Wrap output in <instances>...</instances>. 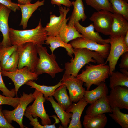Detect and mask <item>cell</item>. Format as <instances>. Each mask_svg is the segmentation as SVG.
<instances>
[{"mask_svg":"<svg viewBox=\"0 0 128 128\" xmlns=\"http://www.w3.org/2000/svg\"><path fill=\"white\" fill-rule=\"evenodd\" d=\"M75 55L70 62L65 64L64 73L76 77L81 69L90 62L98 64L104 63V59L97 53L85 48H73Z\"/></svg>","mask_w":128,"mask_h":128,"instance_id":"cell-1","label":"cell"},{"mask_svg":"<svg viewBox=\"0 0 128 128\" xmlns=\"http://www.w3.org/2000/svg\"><path fill=\"white\" fill-rule=\"evenodd\" d=\"M9 35L12 45L18 46L27 42L36 45H42L48 36L47 32L42 26L41 19L37 27L34 29L23 30L9 28Z\"/></svg>","mask_w":128,"mask_h":128,"instance_id":"cell-2","label":"cell"},{"mask_svg":"<svg viewBox=\"0 0 128 128\" xmlns=\"http://www.w3.org/2000/svg\"><path fill=\"white\" fill-rule=\"evenodd\" d=\"M110 69L109 65L105 63L94 65L88 64L85 69L82 70L76 78L85 83L87 91L89 90L92 85L98 86L102 82H105L108 78Z\"/></svg>","mask_w":128,"mask_h":128,"instance_id":"cell-3","label":"cell"},{"mask_svg":"<svg viewBox=\"0 0 128 128\" xmlns=\"http://www.w3.org/2000/svg\"><path fill=\"white\" fill-rule=\"evenodd\" d=\"M39 60L34 73L38 76L46 73L52 78L56 73L62 72L64 69L59 66L56 61V57L52 53L49 54L46 47L42 45H36Z\"/></svg>","mask_w":128,"mask_h":128,"instance_id":"cell-4","label":"cell"},{"mask_svg":"<svg viewBox=\"0 0 128 128\" xmlns=\"http://www.w3.org/2000/svg\"><path fill=\"white\" fill-rule=\"evenodd\" d=\"M19 56L18 69L27 66L34 72L39 60L36 45L30 42L18 46L17 50Z\"/></svg>","mask_w":128,"mask_h":128,"instance_id":"cell-5","label":"cell"},{"mask_svg":"<svg viewBox=\"0 0 128 128\" xmlns=\"http://www.w3.org/2000/svg\"><path fill=\"white\" fill-rule=\"evenodd\" d=\"M125 35L114 36L110 35L109 43L110 48L106 61L109 62L110 71L109 76L114 71L118 60L124 53L128 51V47L125 44L124 38Z\"/></svg>","mask_w":128,"mask_h":128,"instance_id":"cell-6","label":"cell"},{"mask_svg":"<svg viewBox=\"0 0 128 128\" xmlns=\"http://www.w3.org/2000/svg\"><path fill=\"white\" fill-rule=\"evenodd\" d=\"M35 99L32 93L28 94L23 92L19 98L18 104L14 110H2L3 113L7 122L11 124L13 121H14L18 124L20 128H24L23 119L24 113L27 105Z\"/></svg>","mask_w":128,"mask_h":128,"instance_id":"cell-7","label":"cell"},{"mask_svg":"<svg viewBox=\"0 0 128 128\" xmlns=\"http://www.w3.org/2000/svg\"><path fill=\"white\" fill-rule=\"evenodd\" d=\"M1 73L2 76L9 77L13 82L16 96L21 86L26 84L30 80L33 81L37 80L38 78V76L31 71L27 66L18 69L13 72H8L1 70Z\"/></svg>","mask_w":128,"mask_h":128,"instance_id":"cell-8","label":"cell"},{"mask_svg":"<svg viewBox=\"0 0 128 128\" xmlns=\"http://www.w3.org/2000/svg\"><path fill=\"white\" fill-rule=\"evenodd\" d=\"M32 94L35 100L31 105L27 107L25 112L34 118H40L42 125L51 124V119L46 113L44 107V103L46 99L43 97V94L35 89Z\"/></svg>","mask_w":128,"mask_h":128,"instance_id":"cell-9","label":"cell"},{"mask_svg":"<svg viewBox=\"0 0 128 128\" xmlns=\"http://www.w3.org/2000/svg\"><path fill=\"white\" fill-rule=\"evenodd\" d=\"M112 13L101 10L94 12L89 18L93 22L94 29L98 32L106 35H110L113 21Z\"/></svg>","mask_w":128,"mask_h":128,"instance_id":"cell-10","label":"cell"},{"mask_svg":"<svg viewBox=\"0 0 128 128\" xmlns=\"http://www.w3.org/2000/svg\"><path fill=\"white\" fill-rule=\"evenodd\" d=\"M61 80L68 90L72 102H77L84 97L86 90L83 86V81L72 75L64 73Z\"/></svg>","mask_w":128,"mask_h":128,"instance_id":"cell-11","label":"cell"},{"mask_svg":"<svg viewBox=\"0 0 128 128\" xmlns=\"http://www.w3.org/2000/svg\"><path fill=\"white\" fill-rule=\"evenodd\" d=\"M70 44L73 48H85L96 52L104 59L107 58L110 48L109 43L100 44L94 41L82 37L78 38L71 41Z\"/></svg>","mask_w":128,"mask_h":128,"instance_id":"cell-12","label":"cell"},{"mask_svg":"<svg viewBox=\"0 0 128 128\" xmlns=\"http://www.w3.org/2000/svg\"><path fill=\"white\" fill-rule=\"evenodd\" d=\"M106 97L112 108L117 107L128 110V88L116 86L111 89L110 94Z\"/></svg>","mask_w":128,"mask_h":128,"instance_id":"cell-13","label":"cell"},{"mask_svg":"<svg viewBox=\"0 0 128 128\" xmlns=\"http://www.w3.org/2000/svg\"><path fill=\"white\" fill-rule=\"evenodd\" d=\"M60 15L56 16L51 14L49 22L44 28L47 32L48 36H57L62 27L65 22H67L69 18H66L67 14L70 11L69 7L60 6L59 7Z\"/></svg>","mask_w":128,"mask_h":128,"instance_id":"cell-14","label":"cell"},{"mask_svg":"<svg viewBox=\"0 0 128 128\" xmlns=\"http://www.w3.org/2000/svg\"><path fill=\"white\" fill-rule=\"evenodd\" d=\"M11 11L10 9L3 5L0 10V31L3 37L0 43V47H6L12 45L10 40L8 24L9 17Z\"/></svg>","mask_w":128,"mask_h":128,"instance_id":"cell-15","label":"cell"},{"mask_svg":"<svg viewBox=\"0 0 128 128\" xmlns=\"http://www.w3.org/2000/svg\"><path fill=\"white\" fill-rule=\"evenodd\" d=\"M88 104L84 97L77 103H72L66 110L68 112L72 113L71 120L68 128H82V127L80 119L82 114L86 106Z\"/></svg>","mask_w":128,"mask_h":128,"instance_id":"cell-16","label":"cell"},{"mask_svg":"<svg viewBox=\"0 0 128 128\" xmlns=\"http://www.w3.org/2000/svg\"><path fill=\"white\" fill-rule=\"evenodd\" d=\"M74 26L85 39L94 41L101 44L109 43V38L104 39L99 35V32L95 31L93 24L91 23L87 27H84L79 22L76 23Z\"/></svg>","mask_w":128,"mask_h":128,"instance_id":"cell-17","label":"cell"},{"mask_svg":"<svg viewBox=\"0 0 128 128\" xmlns=\"http://www.w3.org/2000/svg\"><path fill=\"white\" fill-rule=\"evenodd\" d=\"M112 112V108L106 96L101 98L91 104L86 111V114L90 116H93Z\"/></svg>","mask_w":128,"mask_h":128,"instance_id":"cell-18","label":"cell"},{"mask_svg":"<svg viewBox=\"0 0 128 128\" xmlns=\"http://www.w3.org/2000/svg\"><path fill=\"white\" fill-rule=\"evenodd\" d=\"M113 21L110 35H125L128 31V22L123 16L119 14L112 13Z\"/></svg>","mask_w":128,"mask_h":128,"instance_id":"cell-19","label":"cell"},{"mask_svg":"<svg viewBox=\"0 0 128 128\" xmlns=\"http://www.w3.org/2000/svg\"><path fill=\"white\" fill-rule=\"evenodd\" d=\"M45 1L38 0L33 4L31 3L24 5L18 4L22 13L21 20L19 25L25 29L27 27L28 21L32 14L40 6L43 5Z\"/></svg>","mask_w":128,"mask_h":128,"instance_id":"cell-20","label":"cell"},{"mask_svg":"<svg viewBox=\"0 0 128 128\" xmlns=\"http://www.w3.org/2000/svg\"><path fill=\"white\" fill-rule=\"evenodd\" d=\"M95 88L91 91L86 90L84 97L88 104H91L108 95V89L105 82H102Z\"/></svg>","mask_w":128,"mask_h":128,"instance_id":"cell-21","label":"cell"},{"mask_svg":"<svg viewBox=\"0 0 128 128\" xmlns=\"http://www.w3.org/2000/svg\"><path fill=\"white\" fill-rule=\"evenodd\" d=\"M72 3L73 9L67 25L74 26L76 23L80 21H85L87 17L85 13V8L82 0H76L72 2Z\"/></svg>","mask_w":128,"mask_h":128,"instance_id":"cell-22","label":"cell"},{"mask_svg":"<svg viewBox=\"0 0 128 128\" xmlns=\"http://www.w3.org/2000/svg\"><path fill=\"white\" fill-rule=\"evenodd\" d=\"M45 44L50 45L49 48L52 53H53L55 50L58 47H63L65 49L68 55L72 58H73L72 55L74 52L73 48L70 43H66L63 41L58 36H48L45 41Z\"/></svg>","mask_w":128,"mask_h":128,"instance_id":"cell-23","label":"cell"},{"mask_svg":"<svg viewBox=\"0 0 128 128\" xmlns=\"http://www.w3.org/2000/svg\"><path fill=\"white\" fill-rule=\"evenodd\" d=\"M107 121V117L105 114L93 116L86 114L84 117L83 123L85 128H104Z\"/></svg>","mask_w":128,"mask_h":128,"instance_id":"cell-24","label":"cell"},{"mask_svg":"<svg viewBox=\"0 0 128 128\" xmlns=\"http://www.w3.org/2000/svg\"><path fill=\"white\" fill-rule=\"evenodd\" d=\"M46 100L50 102L55 112L61 122L64 128H67L68 125L69 124L72 113L68 112L66 111L54 99L52 96L48 97Z\"/></svg>","mask_w":128,"mask_h":128,"instance_id":"cell-25","label":"cell"},{"mask_svg":"<svg viewBox=\"0 0 128 128\" xmlns=\"http://www.w3.org/2000/svg\"><path fill=\"white\" fill-rule=\"evenodd\" d=\"M66 89L65 85L63 84L55 90L52 95L57 101V103L65 110L72 103L68 95Z\"/></svg>","mask_w":128,"mask_h":128,"instance_id":"cell-26","label":"cell"},{"mask_svg":"<svg viewBox=\"0 0 128 128\" xmlns=\"http://www.w3.org/2000/svg\"><path fill=\"white\" fill-rule=\"evenodd\" d=\"M66 22L64 24L58 36L60 39L66 43L77 38H84L82 35L76 29L74 26H71L67 24Z\"/></svg>","mask_w":128,"mask_h":128,"instance_id":"cell-27","label":"cell"},{"mask_svg":"<svg viewBox=\"0 0 128 128\" xmlns=\"http://www.w3.org/2000/svg\"><path fill=\"white\" fill-rule=\"evenodd\" d=\"M63 84L61 82V80L57 84L52 86L41 85L31 80L29 81L26 84L30 86L31 88H35L42 93L46 100L48 97L52 96L55 90Z\"/></svg>","mask_w":128,"mask_h":128,"instance_id":"cell-28","label":"cell"},{"mask_svg":"<svg viewBox=\"0 0 128 128\" xmlns=\"http://www.w3.org/2000/svg\"><path fill=\"white\" fill-rule=\"evenodd\" d=\"M110 76L109 87L111 89L119 86L128 88V75L117 71L112 72Z\"/></svg>","mask_w":128,"mask_h":128,"instance_id":"cell-29","label":"cell"},{"mask_svg":"<svg viewBox=\"0 0 128 128\" xmlns=\"http://www.w3.org/2000/svg\"><path fill=\"white\" fill-rule=\"evenodd\" d=\"M113 13L119 14L128 20V0H109Z\"/></svg>","mask_w":128,"mask_h":128,"instance_id":"cell-30","label":"cell"},{"mask_svg":"<svg viewBox=\"0 0 128 128\" xmlns=\"http://www.w3.org/2000/svg\"><path fill=\"white\" fill-rule=\"evenodd\" d=\"M119 108H112V112L109 115L122 128H128V114L122 112Z\"/></svg>","mask_w":128,"mask_h":128,"instance_id":"cell-31","label":"cell"},{"mask_svg":"<svg viewBox=\"0 0 128 128\" xmlns=\"http://www.w3.org/2000/svg\"><path fill=\"white\" fill-rule=\"evenodd\" d=\"M86 4L97 11L105 10L114 13L111 4L109 0H85Z\"/></svg>","mask_w":128,"mask_h":128,"instance_id":"cell-32","label":"cell"},{"mask_svg":"<svg viewBox=\"0 0 128 128\" xmlns=\"http://www.w3.org/2000/svg\"><path fill=\"white\" fill-rule=\"evenodd\" d=\"M19 56L17 50L12 54L1 70L8 72H13L18 69Z\"/></svg>","mask_w":128,"mask_h":128,"instance_id":"cell-33","label":"cell"},{"mask_svg":"<svg viewBox=\"0 0 128 128\" xmlns=\"http://www.w3.org/2000/svg\"><path fill=\"white\" fill-rule=\"evenodd\" d=\"M17 47L18 46L15 45L6 47H0V65L1 69L12 53L17 50Z\"/></svg>","mask_w":128,"mask_h":128,"instance_id":"cell-34","label":"cell"},{"mask_svg":"<svg viewBox=\"0 0 128 128\" xmlns=\"http://www.w3.org/2000/svg\"><path fill=\"white\" fill-rule=\"evenodd\" d=\"M24 116L28 118L30 121V124L34 128H56L55 124H58L59 122V120L56 115H54L51 116L55 120V122L53 124L41 125L38 121V117H33L28 113L25 112Z\"/></svg>","mask_w":128,"mask_h":128,"instance_id":"cell-35","label":"cell"},{"mask_svg":"<svg viewBox=\"0 0 128 128\" xmlns=\"http://www.w3.org/2000/svg\"><path fill=\"white\" fill-rule=\"evenodd\" d=\"M1 69L0 65V90L2 92V94L9 97H14L16 95L15 88L11 90L9 89L4 83L2 77Z\"/></svg>","mask_w":128,"mask_h":128,"instance_id":"cell-36","label":"cell"},{"mask_svg":"<svg viewBox=\"0 0 128 128\" xmlns=\"http://www.w3.org/2000/svg\"><path fill=\"white\" fill-rule=\"evenodd\" d=\"M19 98L9 97L4 96L0 94V105H7L15 108L19 103Z\"/></svg>","mask_w":128,"mask_h":128,"instance_id":"cell-37","label":"cell"},{"mask_svg":"<svg viewBox=\"0 0 128 128\" xmlns=\"http://www.w3.org/2000/svg\"><path fill=\"white\" fill-rule=\"evenodd\" d=\"M0 4L5 6L14 12L17 10H20L18 4L12 2L11 0H0Z\"/></svg>","mask_w":128,"mask_h":128,"instance_id":"cell-38","label":"cell"},{"mask_svg":"<svg viewBox=\"0 0 128 128\" xmlns=\"http://www.w3.org/2000/svg\"><path fill=\"white\" fill-rule=\"evenodd\" d=\"M2 107L0 105V128H14L8 123L5 118L2 112Z\"/></svg>","mask_w":128,"mask_h":128,"instance_id":"cell-39","label":"cell"},{"mask_svg":"<svg viewBox=\"0 0 128 128\" xmlns=\"http://www.w3.org/2000/svg\"><path fill=\"white\" fill-rule=\"evenodd\" d=\"M120 63L119 64V68L128 70V51L123 53L121 56Z\"/></svg>","mask_w":128,"mask_h":128,"instance_id":"cell-40","label":"cell"},{"mask_svg":"<svg viewBox=\"0 0 128 128\" xmlns=\"http://www.w3.org/2000/svg\"><path fill=\"white\" fill-rule=\"evenodd\" d=\"M52 5H56L59 6L63 5L67 7H69L73 5L72 2L69 0H50Z\"/></svg>","mask_w":128,"mask_h":128,"instance_id":"cell-41","label":"cell"},{"mask_svg":"<svg viewBox=\"0 0 128 128\" xmlns=\"http://www.w3.org/2000/svg\"><path fill=\"white\" fill-rule=\"evenodd\" d=\"M18 4L24 5L31 3L32 0H17Z\"/></svg>","mask_w":128,"mask_h":128,"instance_id":"cell-42","label":"cell"},{"mask_svg":"<svg viewBox=\"0 0 128 128\" xmlns=\"http://www.w3.org/2000/svg\"><path fill=\"white\" fill-rule=\"evenodd\" d=\"M124 40L125 44L128 47V31L127 32L125 36Z\"/></svg>","mask_w":128,"mask_h":128,"instance_id":"cell-43","label":"cell"},{"mask_svg":"<svg viewBox=\"0 0 128 128\" xmlns=\"http://www.w3.org/2000/svg\"><path fill=\"white\" fill-rule=\"evenodd\" d=\"M120 71L121 73L128 75V70L124 68H121L120 69Z\"/></svg>","mask_w":128,"mask_h":128,"instance_id":"cell-44","label":"cell"},{"mask_svg":"<svg viewBox=\"0 0 128 128\" xmlns=\"http://www.w3.org/2000/svg\"><path fill=\"white\" fill-rule=\"evenodd\" d=\"M2 4H0V10L1 9V7H2Z\"/></svg>","mask_w":128,"mask_h":128,"instance_id":"cell-45","label":"cell"}]
</instances>
